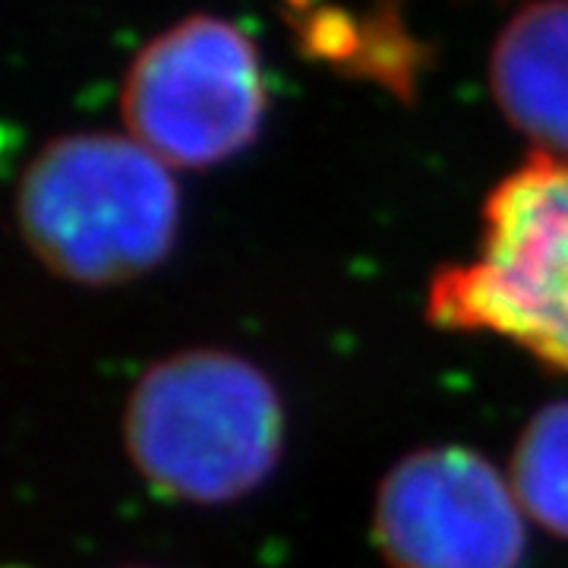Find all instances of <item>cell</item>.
<instances>
[{"instance_id": "obj_1", "label": "cell", "mask_w": 568, "mask_h": 568, "mask_svg": "<svg viewBox=\"0 0 568 568\" xmlns=\"http://www.w3.org/2000/svg\"><path fill=\"white\" fill-rule=\"evenodd\" d=\"M17 209L26 244L48 268L111 284L168 256L181 196L171 168L133 136L77 133L26 168Z\"/></svg>"}, {"instance_id": "obj_2", "label": "cell", "mask_w": 568, "mask_h": 568, "mask_svg": "<svg viewBox=\"0 0 568 568\" xmlns=\"http://www.w3.org/2000/svg\"><path fill=\"white\" fill-rule=\"evenodd\" d=\"M282 405L244 357L190 351L155 364L126 405V448L155 489L186 503H231L278 462Z\"/></svg>"}, {"instance_id": "obj_3", "label": "cell", "mask_w": 568, "mask_h": 568, "mask_svg": "<svg viewBox=\"0 0 568 568\" xmlns=\"http://www.w3.org/2000/svg\"><path fill=\"white\" fill-rule=\"evenodd\" d=\"M429 323L487 332L568 373V162L534 152L489 193L480 250L436 272Z\"/></svg>"}, {"instance_id": "obj_4", "label": "cell", "mask_w": 568, "mask_h": 568, "mask_svg": "<svg viewBox=\"0 0 568 568\" xmlns=\"http://www.w3.org/2000/svg\"><path fill=\"white\" fill-rule=\"evenodd\" d=\"M130 136L168 168H209L253 142L265 89L256 48L237 26L193 17L162 32L123 82Z\"/></svg>"}, {"instance_id": "obj_5", "label": "cell", "mask_w": 568, "mask_h": 568, "mask_svg": "<svg viewBox=\"0 0 568 568\" xmlns=\"http://www.w3.org/2000/svg\"><path fill=\"white\" fill-rule=\"evenodd\" d=\"M376 540L392 568H518L525 508L487 458L426 448L383 480Z\"/></svg>"}, {"instance_id": "obj_6", "label": "cell", "mask_w": 568, "mask_h": 568, "mask_svg": "<svg viewBox=\"0 0 568 568\" xmlns=\"http://www.w3.org/2000/svg\"><path fill=\"white\" fill-rule=\"evenodd\" d=\"M493 92L534 152L568 162V0L511 17L493 48Z\"/></svg>"}, {"instance_id": "obj_7", "label": "cell", "mask_w": 568, "mask_h": 568, "mask_svg": "<svg viewBox=\"0 0 568 568\" xmlns=\"http://www.w3.org/2000/svg\"><path fill=\"white\" fill-rule=\"evenodd\" d=\"M511 489L540 528L568 537V402L544 407L525 426L511 458Z\"/></svg>"}]
</instances>
